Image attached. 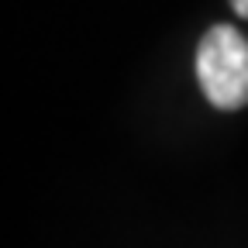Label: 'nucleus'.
Listing matches in <instances>:
<instances>
[{
  "label": "nucleus",
  "instance_id": "1",
  "mask_svg": "<svg viewBox=\"0 0 248 248\" xmlns=\"http://www.w3.org/2000/svg\"><path fill=\"white\" fill-rule=\"evenodd\" d=\"M197 79L217 110L248 107V42L231 24H214L197 45Z\"/></svg>",
  "mask_w": 248,
  "mask_h": 248
},
{
  "label": "nucleus",
  "instance_id": "2",
  "mask_svg": "<svg viewBox=\"0 0 248 248\" xmlns=\"http://www.w3.org/2000/svg\"><path fill=\"white\" fill-rule=\"evenodd\" d=\"M231 7H234L238 17H248V0H231Z\"/></svg>",
  "mask_w": 248,
  "mask_h": 248
}]
</instances>
